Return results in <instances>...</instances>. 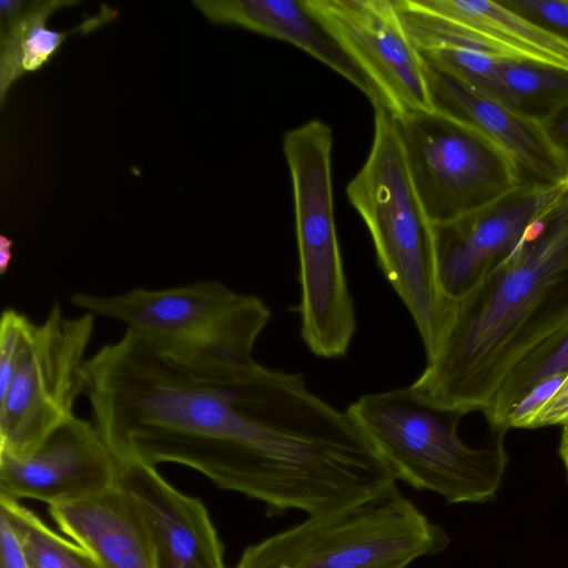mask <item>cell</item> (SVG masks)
I'll return each mask as SVG.
<instances>
[{"instance_id":"1","label":"cell","mask_w":568,"mask_h":568,"mask_svg":"<svg viewBox=\"0 0 568 568\" xmlns=\"http://www.w3.org/2000/svg\"><path fill=\"white\" fill-rule=\"evenodd\" d=\"M566 321L568 191L513 254L450 302L412 386L440 407L484 413L521 356Z\"/></svg>"},{"instance_id":"2","label":"cell","mask_w":568,"mask_h":568,"mask_svg":"<svg viewBox=\"0 0 568 568\" xmlns=\"http://www.w3.org/2000/svg\"><path fill=\"white\" fill-rule=\"evenodd\" d=\"M374 110L371 152L346 193L372 235L382 272L412 315L429 359L452 301L439 287L433 223L412 181L395 115L384 106Z\"/></svg>"},{"instance_id":"3","label":"cell","mask_w":568,"mask_h":568,"mask_svg":"<svg viewBox=\"0 0 568 568\" xmlns=\"http://www.w3.org/2000/svg\"><path fill=\"white\" fill-rule=\"evenodd\" d=\"M346 412L396 480L448 504L486 503L500 488L508 464L507 430L486 446L471 447L457 430L464 414L434 404L412 385L366 394Z\"/></svg>"},{"instance_id":"4","label":"cell","mask_w":568,"mask_h":568,"mask_svg":"<svg viewBox=\"0 0 568 568\" xmlns=\"http://www.w3.org/2000/svg\"><path fill=\"white\" fill-rule=\"evenodd\" d=\"M332 129L312 120L284 134L301 285V337L318 357H343L356 331L333 206Z\"/></svg>"},{"instance_id":"5","label":"cell","mask_w":568,"mask_h":568,"mask_svg":"<svg viewBox=\"0 0 568 568\" xmlns=\"http://www.w3.org/2000/svg\"><path fill=\"white\" fill-rule=\"evenodd\" d=\"M70 302L85 313L125 324L181 362H250L272 318L262 298L219 280L159 290L134 287L113 295L78 291Z\"/></svg>"},{"instance_id":"6","label":"cell","mask_w":568,"mask_h":568,"mask_svg":"<svg viewBox=\"0 0 568 568\" xmlns=\"http://www.w3.org/2000/svg\"><path fill=\"white\" fill-rule=\"evenodd\" d=\"M448 544L444 528L395 489L252 544L234 568H407Z\"/></svg>"},{"instance_id":"7","label":"cell","mask_w":568,"mask_h":568,"mask_svg":"<svg viewBox=\"0 0 568 568\" xmlns=\"http://www.w3.org/2000/svg\"><path fill=\"white\" fill-rule=\"evenodd\" d=\"M395 121L412 181L433 224L485 209L526 185L510 156L462 120L432 109Z\"/></svg>"},{"instance_id":"8","label":"cell","mask_w":568,"mask_h":568,"mask_svg":"<svg viewBox=\"0 0 568 568\" xmlns=\"http://www.w3.org/2000/svg\"><path fill=\"white\" fill-rule=\"evenodd\" d=\"M93 331L94 315L68 317L58 302L42 322L28 321L10 379L0 390V456L28 455L75 416Z\"/></svg>"},{"instance_id":"9","label":"cell","mask_w":568,"mask_h":568,"mask_svg":"<svg viewBox=\"0 0 568 568\" xmlns=\"http://www.w3.org/2000/svg\"><path fill=\"white\" fill-rule=\"evenodd\" d=\"M395 116L432 110L425 62L394 0H306Z\"/></svg>"},{"instance_id":"10","label":"cell","mask_w":568,"mask_h":568,"mask_svg":"<svg viewBox=\"0 0 568 568\" xmlns=\"http://www.w3.org/2000/svg\"><path fill=\"white\" fill-rule=\"evenodd\" d=\"M567 191L568 182L521 185L485 209L448 223L433 224L443 294L453 301L469 291L525 242Z\"/></svg>"},{"instance_id":"11","label":"cell","mask_w":568,"mask_h":568,"mask_svg":"<svg viewBox=\"0 0 568 568\" xmlns=\"http://www.w3.org/2000/svg\"><path fill=\"white\" fill-rule=\"evenodd\" d=\"M417 48L439 41L568 71V38L491 0H394Z\"/></svg>"},{"instance_id":"12","label":"cell","mask_w":568,"mask_h":568,"mask_svg":"<svg viewBox=\"0 0 568 568\" xmlns=\"http://www.w3.org/2000/svg\"><path fill=\"white\" fill-rule=\"evenodd\" d=\"M120 465L93 422L73 416L28 455L0 456V496L75 501L115 486Z\"/></svg>"},{"instance_id":"13","label":"cell","mask_w":568,"mask_h":568,"mask_svg":"<svg viewBox=\"0 0 568 568\" xmlns=\"http://www.w3.org/2000/svg\"><path fill=\"white\" fill-rule=\"evenodd\" d=\"M425 71L433 109L475 126L494 141L515 162L526 185L568 182V162L540 123L427 62Z\"/></svg>"},{"instance_id":"14","label":"cell","mask_w":568,"mask_h":568,"mask_svg":"<svg viewBox=\"0 0 568 568\" xmlns=\"http://www.w3.org/2000/svg\"><path fill=\"white\" fill-rule=\"evenodd\" d=\"M118 484L148 519L155 568H226L222 542L200 499L176 489L155 467L141 464L121 463Z\"/></svg>"},{"instance_id":"15","label":"cell","mask_w":568,"mask_h":568,"mask_svg":"<svg viewBox=\"0 0 568 568\" xmlns=\"http://www.w3.org/2000/svg\"><path fill=\"white\" fill-rule=\"evenodd\" d=\"M192 3L211 23L244 28L301 48L357 87L374 108L390 111L381 90L339 45L306 0H194Z\"/></svg>"},{"instance_id":"16","label":"cell","mask_w":568,"mask_h":568,"mask_svg":"<svg viewBox=\"0 0 568 568\" xmlns=\"http://www.w3.org/2000/svg\"><path fill=\"white\" fill-rule=\"evenodd\" d=\"M49 511L98 568H155L148 519L119 484L87 498L49 506Z\"/></svg>"},{"instance_id":"17","label":"cell","mask_w":568,"mask_h":568,"mask_svg":"<svg viewBox=\"0 0 568 568\" xmlns=\"http://www.w3.org/2000/svg\"><path fill=\"white\" fill-rule=\"evenodd\" d=\"M79 2V0L0 1L1 109L12 84L23 74L36 72L48 63L68 37L75 33L85 36L118 17L116 10L101 4L98 13L88 17L71 30L54 31L45 26V21L54 11Z\"/></svg>"},{"instance_id":"18","label":"cell","mask_w":568,"mask_h":568,"mask_svg":"<svg viewBox=\"0 0 568 568\" xmlns=\"http://www.w3.org/2000/svg\"><path fill=\"white\" fill-rule=\"evenodd\" d=\"M490 98L542 124L568 103V71L503 55Z\"/></svg>"},{"instance_id":"19","label":"cell","mask_w":568,"mask_h":568,"mask_svg":"<svg viewBox=\"0 0 568 568\" xmlns=\"http://www.w3.org/2000/svg\"><path fill=\"white\" fill-rule=\"evenodd\" d=\"M568 373V321L535 344L510 369L483 413L493 429L507 430L513 406L542 381Z\"/></svg>"},{"instance_id":"20","label":"cell","mask_w":568,"mask_h":568,"mask_svg":"<svg viewBox=\"0 0 568 568\" xmlns=\"http://www.w3.org/2000/svg\"><path fill=\"white\" fill-rule=\"evenodd\" d=\"M0 511L16 530L30 568H98L83 548L55 534L18 500L0 496Z\"/></svg>"},{"instance_id":"21","label":"cell","mask_w":568,"mask_h":568,"mask_svg":"<svg viewBox=\"0 0 568 568\" xmlns=\"http://www.w3.org/2000/svg\"><path fill=\"white\" fill-rule=\"evenodd\" d=\"M509 9L568 38V0H503Z\"/></svg>"},{"instance_id":"22","label":"cell","mask_w":568,"mask_h":568,"mask_svg":"<svg viewBox=\"0 0 568 568\" xmlns=\"http://www.w3.org/2000/svg\"><path fill=\"white\" fill-rule=\"evenodd\" d=\"M568 373L547 378L525 394L510 409L506 427L529 428L538 410L550 399L564 383Z\"/></svg>"},{"instance_id":"23","label":"cell","mask_w":568,"mask_h":568,"mask_svg":"<svg viewBox=\"0 0 568 568\" xmlns=\"http://www.w3.org/2000/svg\"><path fill=\"white\" fill-rule=\"evenodd\" d=\"M0 568H30L20 539L8 517L0 511Z\"/></svg>"},{"instance_id":"24","label":"cell","mask_w":568,"mask_h":568,"mask_svg":"<svg viewBox=\"0 0 568 568\" xmlns=\"http://www.w3.org/2000/svg\"><path fill=\"white\" fill-rule=\"evenodd\" d=\"M568 423V374L550 399L538 410L529 428H538Z\"/></svg>"},{"instance_id":"25","label":"cell","mask_w":568,"mask_h":568,"mask_svg":"<svg viewBox=\"0 0 568 568\" xmlns=\"http://www.w3.org/2000/svg\"><path fill=\"white\" fill-rule=\"evenodd\" d=\"M541 125L551 143L568 162V103Z\"/></svg>"},{"instance_id":"26","label":"cell","mask_w":568,"mask_h":568,"mask_svg":"<svg viewBox=\"0 0 568 568\" xmlns=\"http://www.w3.org/2000/svg\"><path fill=\"white\" fill-rule=\"evenodd\" d=\"M13 241L6 236L0 235V274L3 275L8 272L12 258Z\"/></svg>"},{"instance_id":"27","label":"cell","mask_w":568,"mask_h":568,"mask_svg":"<svg viewBox=\"0 0 568 568\" xmlns=\"http://www.w3.org/2000/svg\"><path fill=\"white\" fill-rule=\"evenodd\" d=\"M561 435H560V443H559V455L562 460V464L566 469L567 479H568V423L561 426Z\"/></svg>"}]
</instances>
